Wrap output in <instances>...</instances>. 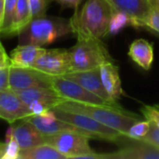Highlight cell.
Masks as SVG:
<instances>
[{
  "mask_svg": "<svg viewBox=\"0 0 159 159\" xmlns=\"http://www.w3.org/2000/svg\"><path fill=\"white\" fill-rule=\"evenodd\" d=\"M7 66H10V61L9 56L0 57V68H4Z\"/></svg>",
  "mask_w": 159,
  "mask_h": 159,
  "instance_id": "obj_32",
  "label": "cell"
},
{
  "mask_svg": "<svg viewBox=\"0 0 159 159\" xmlns=\"http://www.w3.org/2000/svg\"><path fill=\"white\" fill-rule=\"evenodd\" d=\"M28 107L10 89L0 91V118L9 124L31 116Z\"/></svg>",
  "mask_w": 159,
  "mask_h": 159,
  "instance_id": "obj_11",
  "label": "cell"
},
{
  "mask_svg": "<svg viewBox=\"0 0 159 159\" xmlns=\"http://www.w3.org/2000/svg\"><path fill=\"white\" fill-rule=\"evenodd\" d=\"M79 85H81L83 88L88 89L89 91L94 93L95 95L109 101L113 102L115 100L111 99L109 94L107 93L106 89H104L101 76H100V72L99 68L93 69V70H89V71H79V72H71L63 75ZM118 102V101H117Z\"/></svg>",
  "mask_w": 159,
  "mask_h": 159,
  "instance_id": "obj_14",
  "label": "cell"
},
{
  "mask_svg": "<svg viewBox=\"0 0 159 159\" xmlns=\"http://www.w3.org/2000/svg\"><path fill=\"white\" fill-rule=\"evenodd\" d=\"M12 131L20 149H26L46 143V136L26 118L12 126Z\"/></svg>",
  "mask_w": 159,
  "mask_h": 159,
  "instance_id": "obj_16",
  "label": "cell"
},
{
  "mask_svg": "<svg viewBox=\"0 0 159 159\" xmlns=\"http://www.w3.org/2000/svg\"><path fill=\"white\" fill-rule=\"evenodd\" d=\"M52 110L59 119L74 126L83 135L89 137V139L111 142L121 146L130 141L126 135L102 125L86 115L62 110L58 107H55Z\"/></svg>",
  "mask_w": 159,
  "mask_h": 159,
  "instance_id": "obj_5",
  "label": "cell"
},
{
  "mask_svg": "<svg viewBox=\"0 0 159 159\" xmlns=\"http://www.w3.org/2000/svg\"><path fill=\"white\" fill-rule=\"evenodd\" d=\"M108 159H159V150L143 141H129L121 149L107 154Z\"/></svg>",
  "mask_w": 159,
  "mask_h": 159,
  "instance_id": "obj_13",
  "label": "cell"
},
{
  "mask_svg": "<svg viewBox=\"0 0 159 159\" xmlns=\"http://www.w3.org/2000/svg\"><path fill=\"white\" fill-rule=\"evenodd\" d=\"M113 9L107 0H88L70 19L76 38L102 39L107 36Z\"/></svg>",
  "mask_w": 159,
  "mask_h": 159,
  "instance_id": "obj_1",
  "label": "cell"
},
{
  "mask_svg": "<svg viewBox=\"0 0 159 159\" xmlns=\"http://www.w3.org/2000/svg\"><path fill=\"white\" fill-rule=\"evenodd\" d=\"M143 29L159 36V9L152 6L151 10L145 19Z\"/></svg>",
  "mask_w": 159,
  "mask_h": 159,
  "instance_id": "obj_26",
  "label": "cell"
},
{
  "mask_svg": "<svg viewBox=\"0 0 159 159\" xmlns=\"http://www.w3.org/2000/svg\"><path fill=\"white\" fill-rule=\"evenodd\" d=\"M55 2L61 7V9L74 8L75 11V10H77L82 0H55Z\"/></svg>",
  "mask_w": 159,
  "mask_h": 159,
  "instance_id": "obj_31",
  "label": "cell"
},
{
  "mask_svg": "<svg viewBox=\"0 0 159 159\" xmlns=\"http://www.w3.org/2000/svg\"><path fill=\"white\" fill-rule=\"evenodd\" d=\"M113 11H121L128 14L134 21V28L144 27V21L151 7L152 0H107Z\"/></svg>",
  "mask_w": 159,
  "mask_h": 159,
  "instance_id": "obj_12",
  "label": "cell"
},
{
  "mask_svg": "<svg viewBox=\"0 0 159 159\" xmlns=\"http://www.w3.org/2000/svg\"><path fill=\"white\" fill-rule=\"evenodd\" d=\"M151 122L149 120H138L136 121L127 132V137L130 141H142L150 129Z\"/></svg>",
  "mask_w": 159,
  "mask_h": 159,
  "instance_id": "obj_25",
  "label": "cell"
},
{
  "mask_svg": "<svg viewBox=\"0 0 159 159\" xmlns=\"http://www.w3.org/2000/svg\"><path fill=\"white\" fill-rule=\"evenodd\" d=\"M152 5L159 9V0H152Z\"/></svg>",
  "mask_w": 159,
  "mask_h": 159,
  "instance_id": "obj_35",
  "label": "cell"
},
{
  "mask_svg": "<svg viewBox=\"0 0 159 159\" xmlns=\"http://www.w3.org/2000/svg\"><path fill=\"white\" fill-rule=\"evenodd\" d=\"M33 67L50 76H62L71 72L69 49H46Z\"/></svg>",
  "mask_w": 159,
  "mask_h": 159,
  "instance_id": "obj_10",
  "label": "cell"
},
{
  "mask_svg": "<svg viewBox=\"0 0 159 159\" xmlns=\"http://www.w3.org/2000/svg\"><path fill=\"white\" fill-rule=\"evenodd\" d=\"M129 57L142 69L149 71L154 62V45L145 39H135L129 46Z\"/></svg>",
  "mask_w": 159,
  "mask_h": 159,
  "instance_id": "obj_18",
  "label": "cell"
},
{
  "mask_svg": "<svg viewBox=\"0 0 159 159\" xmlns=\"http://www.w3.org/2000/svg\"><path fill=\"white\" fill-rule=\"evenodd\" d=\"M128 26H131V27L135 26L133 20L124 12L113 11L108 26L107 35H111V36L116 35Z\"/></svg>",
  "mask_w": 159,
  "mask_h": 159,
  "instance_id": "obj_24",
  "label": "cell"
},
{
  "mask_svg": "<svg viewBox=\"0 0 159 159\" xmlns=\"http://www.w3.org/2000/svg\"><path fill=\"white\" fill-rule=\"evenodd\" d=\"M3 13H4V0H0V26L3 19Z\"/></svg>",
  "mask_w": 159,
  "mask_h": 159,
  "instance_id": "obj_33",
  "label": "cell"
},
{
  "mask_svg": "<svg viewBox=\"0 0 159 159\" xmlns=\"http://www.w3.org/2000/svg\"><path fill=\"white\" fill-rule=\"evenodd\" d=\"M143 142H145L154 147L157 148L159 150V128L157 127L153 122H151L150 129L148 133L145 135V137L142 140Z\"/></svg>",
  "mask_w": 159,
  "mask_h": 159,
  "instance_id": "obj_29",
  "label": "cell"
},
{
  "mask_svg": "<svg viewBox=\"0 0 159 159\" xmlns=\"http://www.w3.org/2000/svg\"><path fill=\"white\" fill-rule=\"evenodd\" d=\"M9 89V66L0 68V91Z\"/></svg>",
  "mask_w": 159,
  "mask_h": 159,
  "instance_id": "obj_30",
  "label": "cell"
},
{
  "mask_svg": "<svg viewBox=\"0 0 159 159\" xmlns=\"http://www.w3.org/2000/svg\"><path fill=\"white\" fill-rule=\"evenodd\" d=\"M46 48L34 45H18L9 56L10 65L17 67H33L36 60L45 52Z\"/></svg>",
  "mask_w": 159,
  "mask_h": 159,
  "instance_id": "obj_19",
  "label": "cell"
},
{
  "mask_svg": "<svg viewBox=\"0 0 159 159\" xmlns=\"http://www.w3.org/2000/svg\"><path fill=\"white\" fill-rule=\"evenodd\" d=\"M33 19L46 14L50 0H28Z\"/></svg>",
  "mask_w": 159,
  "mask_h": 159,
  "instance_id": "obj_27",
  "label": "cell"
},
{
  "mask_svg": "<svg viewBox=\"0 0 159 159\" xmlns=\"http://www.w3.org/2000/svg\"><path fill=\"white\" fill-rule=\"evenodd\" d=\"M52 77L34 67L9 66V89L13 91L51 87Z\"/></svg>",
  "mask_w": 159,
  "mask_h": 159,
  "instance_id": "obj_9",
  "label": "cell"
},
{
  "mask_svg": "<svg viewBox=\"0 0 159 159\" xmlns=\"http://www.w3.org/2000/svg\"><path fill=\"white\" fill-rule=\"evenodd\" d=\"M32 19L33 17L31 14L28 0H17L15 20L12 28V35H18V34L28 25Z\"/></svg>",
  "mask_w": 159,
  "mask_h": 159,
  "instance_id": "obj_21",
  "label": "cell"
},
{
  "mask_svg": "<svg viewBox=\"0 0 159 159\" xmlns=\"http://www.w3.org/2000/svg\"><path fill=\"white\" fill-rule=\"evenodd\" d=\"M144 119L153 122L159 128V105H144L141 108Z\"/></svg>",
  "mask_w": 159,
  "mask_h": 159,
  "instance_id": "obj_28",
  "label": "cell"
},
{
  "mask_svg": "<svg viewBox=\"0 0 159 159\" xmlns=\"http://www.w3.org/2000/svg\"><path fill=\"white\" fill-rule=\"evenodd\" d=\"M19 159H67L53 146L43 143L26 149H20Z\"/></svg>",
  "mask_w": 159,
  "mask_h": 159,
  "instance_id": "obj_20",
  "label": "cell"
},
{
  "mask_svg": "<svg viewBox=\"0 0 159 159\" xmlns=\"http://www.w3.org/2000/svg\"><path fill=\"white\" fill-rule=\"evenodd\" d=\"M73 34L71 20L43 15L32 19L19 34V45L38 47L54 43L57 39Z\"/></svg>",
  "mask_w": 159,
  "mask_h": 159,
  "instance_id": "obj_2",
  "label": "cell"
},
{
  "mask_svg": "<svg viewBox=\"0 0 159 159\" xmlns=\"http://www.w3.org/2000/svg\"><path fill=\"white\" fill-rule=\"evenodd\" d=\"M57 107L62 110L86 115L124 135H127L129 128L136 121L141 119L139 116L131 112L124 113L107 106L88 104L73 101H64Z\"/></svg>",
  "mask_w": 159,
  "mask_h": 159,
  "instance_id": "obj_3",
  "label": "cell"
},
{
  "mask_svg": "<svg viewBox=\"0 0 159 159\" xmlns=\"http://www.w3.org/2000/svg\"><path fill=\"white\" fill-rule=\"evenodd\" d=\"M99 72L102 85L111 99L119 101L121 95L124 94L119 75V68L115 64V61H108L99 67Z\"/></svg>",
  "mask_w": 159,
  "mask_h": 159,
  "instance_id": "obj_17",
  "label": "cell"
},
{
  "mask_svg": "<svg viewBox=\"0 0 159 159\" xmlns=\"http://www.w3.org/2000/svg\"><path fill=\"white\" fill-rule=\"evenodd\" d=\"M20 147L15 139L10 126L6 133V140L0 143V159H19Z\"/></svg>",
  "mask_w": 159,
  "mask_h": 159,
  "instance_id": "obj_22",
  "label": "cell"
},
{
  "mask_svg": "<svg viewBox=\"0 0 159 159\" xmlns=\"http://www.w3.org/2000/svg\"><path fill=\"white\" fill-rule=\"evenodd\" d=\"M16 5L17 0H4V13L0 26V34L4 36H12Z\"/></svg>",
  "mask_w": 159,
  "mask_h": 159,
  "instance_id": "obj_23",
  "label": "cell"
},
{
  "mask_svg": "<svg viewBox=\"0 0 159 159\" xmlns=\"http://www.w3.org/2000/svg\"><path fill=\"white\" fill-rule=\"evenodd\" d=\"M46 143L53 146L67 159H83L94 153L89 145V138L77 131L66 130L47 135Z\"/></svg>",
  "mask_w": 159,
  "mask_h": 159,
  "instance_id": "obj_7",
  "label": "cell"
},
{
  "mask_svg": "<svg viewBox=\"0 0 159 159\" xmlns=\"http://www.w3.org/2000/svg\"><path fill=\"white\" fill-rule=\"evenodd\" d=\"M69 54L71 72L93 70L105 62L115 61L102 39L79 37Z\"/></svg>",
  "mask_w": 159,
  "mask_h": 159,
  "instance_id": "obj_4",
  "label": "cell"
},
{
  "mask_svg": "<svg viewBox=\"0 0 159 159\" xmlns=\"http://www.w3.org/2000/svg\"><path fill=\"white\" fill-rule=\"evenodd\" d=\"M28 107L32 116L41 115L57 107L65 100L52 88H32L15 91Z\"/></svg>",
  "mask_w": 159,
  "mask_h": 159,
  "instance_id": "obj_8",
  "label": "cell"
},
{
  "mask_svg": "<svg viewBox=\"0 0 159 159\" xmlns=\"http://www.w3.org/2000/svg\"><path fill=\"white\" fill-rule=\"evenodd\" d=\"M51 87L57 91V93L62 97L65 101H73L82 103L94 104V105H102L107 106L120 112L129 113L126 109H124L117 101L109 102L106 101L94 93L89 91L85 88H83L78 83L65 77V76H53Z\"/></svg>",
  "mask_w": 159,
  "mask_h": 159,
  "instance_id": "obj_6",
  "label": "cell"
},
{
  "mask_svg": "<svg viewBox=\"0 0 159 159\" xmlns=\"http://www.w3.org/2000/svg\"><path fill=\"white\" fill-rule=\"evenodd\" d=\"M28 121H30L32 124H34L44 135H52L56 134L61 131H77L81 133L74 126L59 119L53 110H48L41 115L37 116H31L26 118ZM82 134V133H81Z\"/></svg>",
  "mask_w": 159,
  "mask_h": 159,
  "instance_id": "obj_15",
  "label": "cell"
},
{
  "mask_svg": "<svg viewBox=\"0 0 159 159\" xmlns=\"http://www.w3.org/2000/svg\"><path fill=\"white\" fill-rule=\"evenodd\" d=\"M5 56H7V52L4 48L2 43L0 42V57H5Z\"/></svg>",
  "mask_w": 159,
  "mask_h": 159,
  "instance_id": "obj_34",
  "label": "cell"
}]
</instances>
